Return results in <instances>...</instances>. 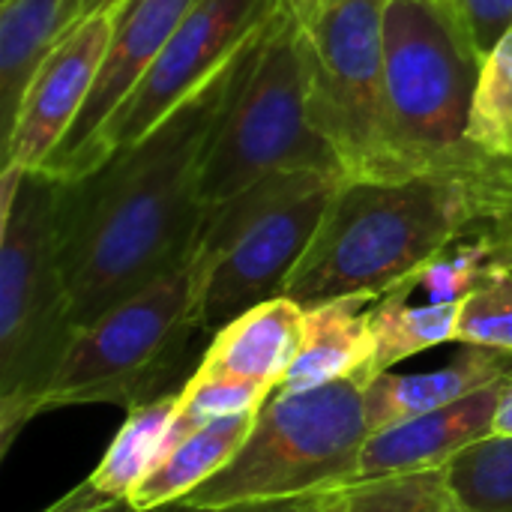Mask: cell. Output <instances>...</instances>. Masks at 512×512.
I'll return each instance as SVG.
<instances>
[{"instance_id": "8", "label": "cell", "mask_w": 512, "mask_h": 512, "mask_svg": "<svg viewBox=\"0 0 512 512\" xmlns=\"http://www.w3.org/2000/svg\"><path fill=\"white\" fill-rule=\"evenodd\" d=\"M195 330V270L189 258L75 330L45 396V411L72 405H123L129 411L150 402L144 396L168 378Z\"/></svg>"}, {"instance_id": "11", "label": "cell", "mask_w": 512, "mask_h": 512, "mask_svg": "<svg viewBox=\"0 0 512 512\" xmlns=\"http://www.w3.org/2000/svg\"><path fill=\"white\" fill-rule=\"evenodd\" d=\"M192 3L195 0H120L117 3L111 42L96 72L87 105L39 174L69 183L90 171V159L105 126L114 120L120 105L150 72V66L156 63V57L162 54V48L168 45L171 33L177 30V24L183 21Z\"/></svg>"}, {"instance_id": "3", "label": "cell", "mask_w": 512, "mask_h": 512, "mask_svg": "<svg viewBox=\"0 0 512 512\" xmlns=\"http://www.w3.org/2000/svg\"><path fill=\"white\" fill-rule=\"evenodd\" d=\"M483 57L447 0H390L384 27V174L489 171L468 144Z\"/></svg>"}, {"instance_id": "23", "label": "cell", "mask_w": 512, "mask_h": 512, "mask_svg": "<svg viewBox=\"0 0 512 512\" xmlns=\"http://www.w3.org/2000/svg\"><path fill=\"white\" fill-rule=\"evenodd\" d=\"M447 483L465 512H512V438H486L447 465Z\"/></svg>"}, {"instance_id": "27", "label": "cell", "mask_w": 512, "mask_h": 512, "mask_svg": "<svg viewBox=\"0 0 512 512\" xmlns=\"http://www.w3.org/2000/svg\"><path fill=\"white\" fill-rule=\"evenodd\" d=\"M474 51L486 57L512 27V0H447Z\"/></svg>"}, {"instance_id": "7", "label": "cell", "mask_w": 512, "mask_h": 512, "mask_svg": "<svg viewBox=\"0 0 512 512\" xmlns=\"http://www.w3.org/2000/svg\"><path fill=\"white\" fill-rule=\"evenodd\" d=\"M282 171L342 174L339 156L309 120L303 27L285 3L216 129L201 177L204 204H222Z\"/></svg>"}, {"instance_id": "25", "label": "cell", "mask_w": 512, "mask_h": 512, "mask_svg": "<svg viewBox=\"0 0 512 512\" xmlns=\"http://www.w3.org/2000/svg\"><path fill=\"white\" fill-rule=\"evenodd\" d=\"M273 390L261 384H246V381H231V378H216L207 372H192L186 387L177 396V411L171 432L165 438V450L189 438L192 432L204 429L213 420L258 411ZM162 450V453H165Z\"/></svg>"}, {"instance_id": "22", "label": "cell", "mask_w": 512, "mask_h": 512, "mask_svg": "<svg viewBox=\"0 0 512 512\" xmlns=\"http://www.w3.org/2000/svg\"><path fill=\"white\" fill-rule=\"evenodd\" d=\"M510 225L512 222L489 225L450 243L429 264H423L408 282H402V288L408 294L423 291L426 303H462L495 267L501 237Z\"/></svg>"}, {"instance_id": "20", "label": "cell", "mask_w": 512, "mask_h": 512, "mask_svg": "<svg viewBox=\"0 0 512 512\" xmlns=\"http://www.w3.org/2000/svg\"><path fill=\"white\" fill-rule=\"evenodd\" d=\"M366 321L375 345L372 378H378L408 357L456 342L459 303H411V294L399 285L366 309Z\"/></svg>"}, {"instance_id": "15", "label": "cell", "mask_w": 512, "mask_h": 512, "mask_svg": "<svg viewBox=\"0 0 512 512\" xmlns=\"http://www.w3.org/2000/svg\"><path fill=\"white\" fill-rule=\"evenodd\" d=\"M507 378H512V354L477 345H462V351L435 372H384L363 387L369 435L393 423L447 408Z\"/></svg>"}, {"instance_id": "12", "label": "cell", "mask_w": 512, "mask_h": 512, "mask_svg": "<svg viewBox=\"0 0 512 512\" xmlns=\"http://www.w3.org/2000/svg\"><path fill=\"white\" fill-rule=\"evenodd\" d=\"M117 3L66 30L30 81L15 123L3 138V168L39 174L87 105L96 72L105 60Z\"/></svg>"}, {"instance_id": "26", "label": "cell", "mask_w": 512, "mask_h": 512, "mask_svg": "<svg viewBox=\"0 0 512 512\" xmlns=\"http://www.w3.org/2000/svg\"><path fill=\"white\" fill-rule=\"evenodd\" d=\"M456 345H477L512 354V270L495 267L459 303Z\"/></svg>"}, {"instance_id": "21", "label": "cell", "mask_w": 512, "mask_h": 512, "mask_svg": "<svg viewBox=\"0 0 512 512\" xmlns=\"http://www.w3.org/2000/svg\"><path fill=\"white\" fill-rule=\"evenodd\" d=\"M468 144L486 162H512V27L480 63Z\"/></svg>"}, {"instance_id": "28", "label": "cell", "mask_w": 512, "mask_h": 512, "mask_svg": "<svg viewBox=\"0 0 512 512\" xmlns=\"http://www.w3.org/2000/svg\"><path fill=\"white\" fill-rule=\"evenodd\" d=\"M336 492L327 495H306V498H282V501H249V504H234V507H189L183 504V512H324L330 507Z\"/></svg>"}, {"instance_id": "24", "label": "cell", "mask_w": 512, "mask_h": 512, "mask_svg": "<svg viewBox=\"0 0 512 512\" xmlns=\"http://www.w3.org/2000/svg\"><path fill=\"white\" fill-rule=\"evenodd\" d=\"M459 501L450 492L447 468L345 486L324 512H450Z\"/></svg>"}, {"instance_id": "1", "label": "cell", "mask_w": 512, "mask_h": 512, "mask_svg": "<svg viewBox=\"0 0 512 512\" xmlns=\"http://www.w3.org/2000/svg\"><path fill=\"white\" fill-rule=\"evenodd\" d=\"M267 24L144 138L78 180H57V243L75 330L192 258L210 210L204 162Z\"/></svg>"}, {"instance_id": "17", "label": "cell", "mask_w": 512, "mask_h": 512, "mask_svg": "<svg viewBox=\"0 0 512 512\" xmlns=\"http://www.w3.org/2000/svg\"><path fill=\"white\" fill-rule=\"evenodd\" d=\"M372 297H342L306 309L300 354L282 381L285 390H309L336 381H372V333L366 309Z\"/></svg>"}, {"instance_id": "19", "label": "cell", "mask_w": 512, "mask_h": 512, "mask_svg": "<svg viewBox=\"0 0 512 512\" xmlns=\"http://www.w3.org/2000/svg\"><path fill=\"white\" fill-rule=\"evenodd\" d=\"M66 0H0V126L9 135L18 105L63 36Z\"/></svg>"}, {"instance_id": "34", "label": "cell", "mask_w": 512, "mask_h": 512, "mask_svg": "<svg viewBox=\"0 0 512 512\" xmlns=\"http://www.w3.org/2000/svg\"><path fill=\"white\" fill-rule=\"evenodd\" d=\"M450 512H465V510H462V507H456V510H450Z\"/></svg>"}, {"instance_id": "6", "label": "cell", "mask_w": 512, "mask_h": 512, "mask_svg": "<svg viewBox=\"0 0 512 512\" xmlns=\"http://www.w3.org/2000/svg\"><path fill=\"white\" fill-rule=\"evenodd\" d=\"M369 438L366 390L336 381L309 390H273L234 459L183 498L189 507H234L327 495L354 486Z\"/></svg>"}, {"instance_id": "32", "label": "cell", "mask_w": 512, "mask_h": 512, "mask_svg": "<svg viewBox=\"0 0 512 512\" xmlns=\"http://www.w3.org/2000/svg\"><path fill=\"white\" fill-rule=\"evenodd\" d=\"M318 3H321V0H285V6H288L297 18H306Z\"/></svg>"}, {"instance_id": "10", "label": "cell", "mask_w": 512, "mask_h": 512, "mask_svg": "<svg viewBox=\"0 0 512 512\" xmlns=\"http://www.w3.org/2000/svg\"><path fill=\"white\" fill-rule=\"evenodd\" d=\"M282 3L285 0H195L150 72L105 126L90 171L165 120L183 99L213 78L279 12Z\"/></svg>"}, {"instance_id": "4", "label": "cell", "mask_w": 512, "mask_h": 512, "mask_svg": "<svg viewBox=\"0 0 512 512\" xmlns=\"http://www.w3.org/2000/svg\"><path fill=\"white\" fill-rule=\"evenodd\" d=\"M60 183L27 174L0 207V459L45 396L75 336L57 243Z\"/></svg>"}, {"instance_id": "29", "label": "cell", "mask_w": 512, "mask_h": 512, "mask_svg": "<svg viewBox=\"0 0 512 512\" xmlns=\"http://www.w3.org/2000/svg\"><path fill=\"white\" fill-rule=\"evenodd\" d=\"M120 0H66V12H63V33L72 30L78 21H84L87 15L99 12V9H108Z\"/></svg>"}, {"instance_id": "13", "label": "cell", "mask_w": 512, "mask_h": 512, "mask_svg": "<svg viewBox=\"0 0 512 512\" xmlns=\"http://www.w3.org/2000/svg\"><path fill=\"white\" fill-rule=\"evenodd\" d=\"M501 387L504 381L483 387L447 408L393 423L369 435L360 453V468L354 483L447 468L459 453L495 435V411H498Z\"/></svg>"}, {"instance_id": "16", "label": "cell", "mask_w": 512, "mask_h": 512, "mask_svg": "<svg viewBox=\"0 0 512 512\" xmlns=\"http://www.w3.org/2000/svg\"><path fill=\"white\" fill-rule=\"evenodd\" d=\"M177 396L180 393H165L129 408L123 426L117 429L93 474L42 512H93L117 501H129L135 486L165 450V438L177 411Z\"/></svg>"}, {"instance_id": "30", "label": "cell", "mask_w": 512, "mask_h": 512, "mask_svg": "<svg viewBox=\"0 0 512 512\" xmlns=\"http://www.w3.org/2000/svg\"><path fill=\"white\" fill-rule=\"evenodd\" d=\"M495 435L498 438H512V378L504 381L498 411H495Z\"/></svg>"}, {"instance_id": "2", "label": "cell", "mask_w": 512, "mask_h": 512, "mask_svg": "<svg viewBox=\"0 0 512 512\" xmlns=\"http://www.w3.org/2000/svg\"><path fill=\"white\" fill-rule=\"evenodd\" d=\"M512 222V183L489 171L402 180H342L285 297L303 309L342 297H384L450 243Z\"/></svg>"}, {"instance_id": "9", "label": "cell", "mask_w": 512, "mask_h": 512, "mask_svg": "<svg viewBox=\"0 0 512 512\" xmlns=\"http://www.w3.org/2000/svg\"><path fill=\"white\" fill-rule=\"evenodd\" d=\"M390 0H321L303 27L309 120L345 180L384 174V27Z\"/></svg>"}, {"instance_id": "33", "label": "cell", "mask_w": 512, "mask_h": 512, "mask_svg": "<svg viewBox=\"0 0 512 512\" xmlns=\"http://www.w3.org/2000/svg\"><path fill=\"white\" fill-rule=\"evenodd\" d=\"M501 168H504V174H507V180L512 183V162H501Z\"/></svg>"}, {"instance_id": "14", "label": "cell", "mask_w": 512, "mask_h": 512, "mask_svg": "<svg viewBox=\"0 0 512 512\" xmlns=\"http://www.w3.org/2000/svg\"><path fill=\"white\" fill-rule=\"evenodd\" d=\"M306 309L276 297L228 321L213 333L198 372L279 390L303 345Z\"/></svg>"}, {"instance_id": "5", "label": "cell", "mask_w": 512, "mask_h": 512, "mask_svg": "<svg viewBox=\"0 0 512 512\" xmlns=\"http://www.w3.org/2000/svg\"><path fill=\"white\" fill-rule=\"evenodd\" d=\"M342 180L282 171L207 210L192 252L198 330L216 333L252 306L285 297Z\"/></svg>"}, {"instance_id": "31", "label": "cell", "mask_w": 512, "mask_h": 512, "mask_svg": "<svg viewBox=\"0 0 512 512\" xmlns=\"http://www.w3.org/2000/svg\"><path fill=\"white\" fill-rule=\"evenodd\" d=\"M498 264H501V267H507V270H512V225L504 231V237H501V246H498Z\"/></svg>"}, {"instance_id": "18", "label": "cell", "mask_w": 512, "mask_h": 512, "mask_svg": "<svg viewBox=\"0 0 512 512\" xmlns=\"http://www.w3.org/2000/svg\"><path fill=\"white\" fill-rule=\"evenodd\" d=\"M255 417L258 411L213 420L204 429L183 438L180 444L168 447L159 456V462L144 474V480L135 486L129 504L138 512H150L192 495L198 486H204L234 459V453L249 438Z\"/></svg>"}]
</instances>
